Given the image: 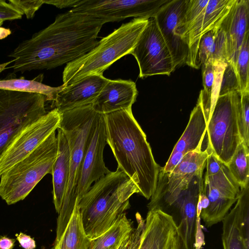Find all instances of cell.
Instances as JSON below:
<instances>
[{
  "label": "cell",
  "mask_w": 249,
  "mask_h": 249,
  "mask_svg": "<svg viewBox=\"0 0 249 249\" xmlns=\"http://www.w3.org/2000/svg\"><path fill=\"white\" fill-rule=\"evenodd\" d=\"M136 84L131 80H108L91 104L102 114L131 108L138 95Z\"/></svg>",
  "instance_id": "cell-22"
},
{
  "label": "cell",
  "mask_w": 249,
  "mask_h": 249,
  "mask_svg": "<svg viewBox=\"0 0 249 249\" xmlns=\"http://www.w3.org/2000/svg\"><path fill=\"white\" fill-rule=\"evenodd\" d=\"M234 207L222 220L223 249H249L243 238L240 226V207L237 199Z\"/></svg>",
  "instance_id": "cell-27"
},
{
  "label": "cell",
  "mask_w": 249,
  "mask_h": 249,
  "mask_svg": "<svg viewBox=\"0 0 249 249\" xmlns=\"http://www.w3.org/2000/svg\"><path fill=\"white\" fill-rule=\"evenodd\" d=\"M179 230L173 216L160 210L148 211L144 224L137 222L129 249H176Z\"/></svg>",
  "instance_id": "cell-14"
},
{
  "label": "cell",
  "mask_w": 249,
  "mask_h": 249,
  "mask_svg": "<svg viewBox=\"0 0 249 249\" xmlns=\"http://www.w3.org/2000/svg\"><path fill=\"white\" fill-rule=\"evenodd\" d=\"M15 236L20 246L23 249H35L36 248V242L34 238L30 235L20 232L18 233H16Z\"/></svg>",
  "instance_id": "cell-35"
},
{
  "label": "cell",
  "mask_w": 249,
  "mask_h": 249,
  "mask_svg": "<svg viewBox=\"0 0 249 249\" xmlns=\"http://www.w3.org/2000/svg\"><path fill=\"white\" fill-rule=\"evenodd\" d=\"M135 193H139L135 184L118 168L95 182L78 203L89 238L107 231L129 208V199Z\"/></svg>",
  "instance_id": "cell-3"
},
{
  "label": "cell",
  "mask_w": 249,
  "mask_h": 249,
  "mask_svg": "<svg viewBox=\"0 0 249 249\" xmlns=\"http://www.w3.org/2000/svg\"><path fill=\"white\" fill-rule=\"evenodd\" d=\"M235 0H189L177 30L188 46L185 63L195 68L198 43L205 33L220 24Z\"/></svg>",
  "instance_id": "cell-9"
},
{
  "label": "cell",
  "mask_w": 249,
  "mask_h": 249,
  "mask_svg": "<svg viewBox=\"0 0 249 249\" xmlns=\"http://www.w3.org/2000/svg\"><path fill=\"white\" fill-rule=\"evenodd\" d=\"M207 123L201 102L198 99L192 111L188 124L164 167L160 169L164 173L171 172L187 153L202 148L207 136Z\"/></svg>",
  "instance_id": "cell-18"
},
{
  "label": "cell",
  "mask_w": 249,
  "mask_h": 249,
  "mask_svg": "<svg viewBox=\"0 0 249 249\" xmlns=\"http://www.w3.org/2000/svg\"><path fill=\"white\" fill-rule=\"evenodd\" d=\"M113 19L70 10L59 14L48 27L20 43L8 56L13 72L50 70L68 64L98 44L103 25Z\"/></svg>",
  "instance_id": "cell-1"
},
{
  "label": "cell",
  "mask_w": 249,
  "mask_h": 249,
  "mask_svg": "<svg viewBox=\"0 0 249 249\" xmlns=\"http://www.w3.org/2000/svg\"><path fill=\"white\" fill-rule=\"evenodd\" d=\"M3 21H0V40L4 39L11 34V31L9 28L1 27Z\"/></svg>",
  "instance_id": "cell-39"
},
{
  "label": "cell",
  "mask_w": 249,
  "mask_h": 249,
  "mask_svg": "<svg viewBox=\"0 0 249 249\" xmlns=\"http://www.w3.org/2000/svg\"><path fill=\"white\" fill-rule=\"evenodd\" d=\"M107 143L118 167L135 184L139 194L150 199L160 168L156 162L146 136L131 108L103 114Z\"/></svg>",
  "instance_id": "cell-2"
},
{
  "label": "cell",
  "mask_w": 249,
  "mask_h": 249,
  "mask_svg": "<svg viewBox=\"0 0 249 249\" xmlns=\"http://www.w3.org/2000/svg\"><path fill=\"white\" fill-rule=\"evenodd\" d=\"M16 239L7 236H0V249H13L15 246Z\"/></svg>",
  "instance_id": "cell-38"
},
{
  "label": "cell",
  "mask_w": 249,
  "mask_h": 249,
  "mask_svg": "<svg viewBox=\"0 0 249 249\" xmlns=\"http://www.w3.org/2000/svg\"><path fill=\"white\" fill-rule=\"evenodd\" d=\"M238 124L242 141L249 147V91L240 92Z\"/></svg>",
  "instance_id": "cell-31"
},
{
  "label": "cell",
  "mask_w": 249,
  "mask_h": 249,
  "mask_svg": "<svg viewBox=\"0 0 249 249\" xmlns=\"http://www.w3.org/2000/svg\"><path fill=\"white\" fill-rule=\"evenodd\" d=\"M100 113L89 105L61 113L58 126L67 140L70 154V175L62 206L58 214L55 239L62 234L78 202L82 163Z\"/></svg>",
  "instance_id": "cell-4"
},
{
  "label": "cell",
  "mask_w": 249,
  "mask_h": 249,
  "mask_svg": "<svg viewBox=\"0 0 249 249\" xmlns=\"http://www.w3.org/2000/svg\"><path fill=\"white\" fill-rule=\"evenodd\" d=\"M234 91L240 92L238 79L233 66L227 63L222 75L219 96Z\"/></svg>",
  "instance_id": "cell-32"
},
{
  "label": "cell",
  "mask_w": 249,
  "mask_h": 249,
  "mask_svg": "<svg viewBox=\"0 0 249 249\" xmlns=\"http://www.w3.org/2000/svg\"><path fill=\"white\" fill-rule=\"evenodd\" d=\"M90 239L84 231L76 202L70 219L61 236L51 249H89Z\"/></svg>",
  "instance_id": "cell-25"
},
{
  "label": "cell",
  "mask_w": 249,
  "mask_h": 249,
  "mask_svg": "<svg viewBox=\"0 0 249 249\" xmlns=\"http://www.w3.org/2000/svg\"><path fill=\"white\" fill-rule=\"evenodd\" d=\"M211 153L208 144L205 149L187 153L169 173L163 172L160 168L155 190L147 205L148 211L160 210L166 213L168 209H171L181 192L188 187L194 175L205 168L206 160Z\"/></svg>",
  "instance_id": "cell-11"
},
{
  "label": "cell",
  "mask_w": 249,
  "mask_h": 249,
  "mask_svg": "<svg viewBox=\"0 0 249 249\" xmlns=\"http://www.w3.org/2000/svg\"><path fill=\"white\" fill-rule=\"evenodd\" d=\"M127 249H128V246H127Z\"/></svg>",
  "instance_id": "cell-42"
},
{
  "label": "cell",
  "mask_w": 249,
  "mask_h": 249,
  "mask_svg": "<svg viewBox=\"0 0 249 249\" xmlns=\"http://www.w3.org/2000/svg\"><path fill=\"white\" fill-rule=\"evenodd\" d=\"M249 0H235L220 24L225 36L226 63L234 69L241 46L249 31Z\"/></svg>",
  "instance_id": "cell-19"
},
{
  "label": "cell",
  "mask_w": 249,
  "mask_h": 249,
  "mask_svg": "<svg viewBox=\"0 0 249 249\" xmlns=\"http://www.w3.org/2000/svg\"><path fill=\"white\" fill-rule=\"evenodd\" d=\"M209 60H223L226 62L225 36L220 24L200 38L195 68H200Z\"/></svg>",
  "instance_id": "cell-24"
},
{
  "label": "cell",
  "mask_w": 249,
  "mask_h": 249,
  "mask_svg": "<svg viewBox=\"0 0 249 249\" xmlns=\"http://www.w3.org/2000/svg\"><path fill=\"white\" fill-rule=\"evenodd\" d=\"M80 0H43L44 4L53 5L58 8L73 7Z\"/></svg>",
  "instance_id": "cell-36"
},
{
  "label": "cell",
  "mask_w": 249,
  "mask_h": 249,
  "mask_svg": "<svg viewBox=\"0 0 249 249\" xmlns=\"http://www.w3.org/2000/svg\"><path fill=\"white\" fill-rule=\"evenodd\" d=\"M201 192L209 200L208 207L200 217L207 227L222 221L237 200L240 188L226 164L212 153L206 160Z\"/></svg>",
  "instance_id": "cell-8"
},
{
  "label": "cell",
  "mask_w": 249,
  "mask_h": 249,
  "mask_svg": "<svg viewBox=\"0 0 249 249\" xmlns=\"http://www.w3.org/2000/svg\"><path fill=\"white\" fill-rule=\"evenodd\" d=\"M57 155L53 167V202L58 214L65 196L70 175V154L68 142L63 133L58 128Z\"/></svg>",
  "instance_id": "cell-23"
},
{
  "label": "cell",
  "mask_w": 249,
  "mask_h": 249,
  "mask_svg": "<svg viewBox=\"0 0 249 249\" xmlns=\"http://www.w3.org/2000/svg\"><path fill=\"white\" fill-rule=\"evenodd\" d=\"M170 0H80L70 11L110 18L115 21L129 17L149 19Z\"/></svg>",
  "instance_id": "cell-15"
},
{
  "label": "cell",
  "mask_w": 249,
  "mask_h": 249,
  "mask_svg": "<svg viewBox=\"0 0 249 249\" xmlns=\"http://www.w3.org/2000/svg\"><path fill=\"white\" fill-rule=\"evenodd\" d=\"M23 14L17 8L5 0H0V21L21 19Z\"/></svg>",
  "instance_id": "cell-34"
},
{
  "label": "cell",
  "mask_w": 249,
  "mask_h": 249,
  "mask_svg": "<svg viewBox=\"0 0 249 249\" xmlns=\"http://www.w3.org/2000/svg\"><path fill=\"white\" fill-rule=\"evenodd\" d=\"M8 2L25 15L28 19L33 18L35 13L44 4L43 0H9Z\"/></svg>",
  "instance_id": "cell-33"
},
{
  "label": "cell",
  "mask_w": 249,
  "mask_h": 249,
  "mask_svg": "<svg viewBox=\"0 0 249 249\" xmlns=\"http://www.w3.org/2000/svg\"><path fill=\"white\" fill-rule=\"evenodd\" d=\"M134 229L124 213L105 232L90 239L89 249H119L126 243Z\"/></svg>",
  "instance_id": "cell-26"
},
{
  "label": "cell",
  "mask_w": 249,
  "mask_h": 249,
  "mask_svg": "<svg viewBox=\"0 0 249 249\" xmlns=\"http://www.w3.org/2000/svg\"><path fill=\"white\" fill-rule=\"evenodd\" d=\"M188 1L170 0L153 17L170 52L176 68L185 63L189 53L188 45L177 34Z\"/></svg>",
  "instance_id": "cell-17"
},
{
  "label": "cell",
  "mask_w": 249,
  "mask_h": 249,
  "mask_svg": "<svg viewBox=\"0 0 249 249\" xmlns=\"http://www.w3.org/2000/svg\"><path fill=\"white\" fill-rule=\"evenodd\" d=\"M249 31L245 36L237 56L235 71L239 84L240 92L249 91Z\"/></svg>",
  "instance_id": "cell-30"
},
{
  "label": "cell",
  "mask_w": 249,
  "mask_h": 249,
  "mask_svg": "<svg viewBox=\"0 0 249 249\" xmlns=\"http://www.w3.org/2000/svg\"><path fill=\"white\" fill-rule=\"evenodd\" d=\"M107 144L104 115L100 114L81 165L78 188V202L94 182L111 172L106 166L103 158L104 150Z\"/></svg>",
  "instance_id": "cell-16"
},
{
  "label": "cell",
  "mask_w": 249,
  "mask_h": 249,
  "mask_svg": "<svg viewBox=\"0 0 249 249\" xmlns=\"http://www.w3.org/2000/svg\"><path fill=\"white\" fill-rule=\"evenodd\" d=\"M129 54L139 65V77L154 75H170L175 70L173 59L154 18L148 20Z\"/></svg>",
  "instance_id": "cell-13"
},
{
  "label": "cell",
  "mask_w": 249,
  "mask_h": 249,
  "mask_svg": "<svg viewBox=\"0 0 249 249\" xmlns=\"http://www.w3.org/2000/svg\"><path fill=\"white\" fill-rule=\"evenodd\" d=\"M205 245L204 235L200 224V216L197 217L196 230L195 236V249H201Z\"/></svg>",
  "instance_id": "cell-37"
},
{
  "label": "cell",
  "mask_w": 249,
  "mask_h": 249,
  "mask_svg": "<svg viewBox=\"0 0 249 249\" xmlns=\"http://www.w3.org/2000/svg\"><path fill=\"white\" fill-rule=\"evenodd\" d=\"M60 120L61 113L54 108L19 131L0 155V177L55 131Z\"/></svg>",
  "instance_id": "cell-12"
},
{
  "label": "cell",
  "mask_w": 249,
  "mask_h": 249,
  "mask_svg": "<svg viewBox=\"0 0 249 249\" xmlns=\"http://www.w3.org/2000/svg\"><path fill=\"white\" fill-rule=\"evenodd\" d=\"M40 93L0 89V155L22 128L46 114Z\"/></svg>",
  "instance_id": "cell-10"
},
{
  "label": "cell",
  "mask_w": 249,
  "mask_h": 249,
  "mask_svg": "<svg viewBox=\"0 0 249 249\" xmlns=\"http://www.w3.org/2000/svg\"><path fill=\"white\" fill-rule=\"evenodd\" d=\"M14 60L13 59L7 62H5L0 64V73L7 69V66L12 62H14Z\"/></svg>",
  "instance_id": "cell-40"
},
{
  "label": "cell",
  "mask_w": 249,
  "mask_h": 249,
  "mask_svg": "<svg viewBox=\"0 0 249 249\" xmlns=\"http://www.w3.org/2000/svg\"><path fill=\"white\" fill-rule=\"evenodd\" d=\"M108 80L103 75H88L61 89L53 105L60 113L91 105Z\"/></svg>",
  "instance_id": "cell-20"
},
{
  "label": "cell",
  "mask_w": 249,
  "mask_h": 249,
  "mask_svg": "<svg viewBox=\"0 0 249 249\" xmlns=\"http://www.w3.org/2000/svg\"><path fill=\"white\" fill-rule=\"evenodd\" d=\"M43 75L40 74L33 80L24 78H6L0 80V89L26 91L42 94L46 97V101L53 102L57 93L66 85L52 87L42 83Z\"/></svg>",
  "instance_id": "cell-28"
},
{
  "label": "cell",
  "mask_w": 249,
  "mask_h": 249,
  "mask_svg": "<svg viewBox=\"0 0 249 249\" xmlns=\"http://www.w3.org/2000/svg\"><path fill=\"white\" fill-rule=\"evenodd\" d=\"M227 166L240 189L249 184V147L243 142L238 145Z\"/></svg>",
  "instance_id": "cell-29"
},
{
  "label": "cell",
  "mask_w": 249,
  "mask_h": 249,
  "mask_svg": "<svg viewBox=\"0 0 249 249\" xmlns=\"http://www.w3.org/2000/svg\"><path fill=\"white\" fill-rule=\"evenodd\" d=\"M57 148L54 131L27 156L1 176L0 197L8 205L25 199L45 175H52Z\"/></svg>",
  "instance_id": "cell-6"
},
{
  "label": "cell",
  "mask_w": 249,
  "mask_h": 249,
  "mask_svg": "<svg viewBox=\"0 0 249 249\" xmlns=\"http://www.w3.org/2000/svg\"><path fill=\"white\" fill-rule=\"evenodd\" d=\"M205 168L193 177L188 187L180 194L172 208L178 210L180 218L178 224L180 228L188 249H195L196 230V206L203 184Z\"/></svg>",
  "instance_id": "cell-21"
},
{
  "label": "cell",
  "mask_w": 249,
  "mask_h": 249,
  "mask_svg": "<svg viewBox=\"0 0 249 249\" xmlns=\"http://www.w3.org/2000/svg\"><path fill=\"white\" fill-rule=\"evenodd\" d=\"M240 92L219 96L207 125L208 144L212 153L227 165L242 142L238 124Z\"/></svg>",
  "instance_id": "cell-7"
},
{
  "label": "cell",
  "mask_w": 249,
  "mask_h": 249,
  "mask_svg": "<svg viewBox=\"0 0 249 249\" xmlns=\"http://www.w3.org/2000/svg\"><path fill=\"white\" fill-rule=\"evenodd\" d=\"M148 20L134 18L122 24L91 50L67 64L62 73L63 84L71 85L89 75H103L114 62L130 53Z\"/></svg>",
  "instance_id": "cell-5"
},
{
  "label": "cell",
  "mask_w": 249,
  "mask_h": 249,
  "mask_svg": "<svg viewBox=\"0 0 249 249\" xmlns=\"http://www.w3.org/2000/svg\"><path fill=\"white\" fill-rule=\"evenodd\" d=\"M129 239H130V238H129V240H128V241L126 242V243L125 244H124V246H123L122 247L119 248V249H127Z\"/></svg>",
  "instance_id": "cell-41"
}]
</instances>
